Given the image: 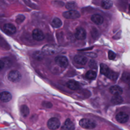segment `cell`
Masks as SVG:
<instances>
[{
  "instance_id": "e0dca14e",
  "label": "cell",
  "mask_w": 130,
  "mask_h": 130,
  "mask_svg": "<svg viewBox=\"0 0 130 130\" xmlns=\"http://www.w3.org/2000/svg\"><path fill=\"white\" fill-rule=\"evenodd\" d=\"M67 87L72 90H76L80 87V84L75 80H70L67 83Z\"/></svg>"
},
{
  "instance_id": "3957f363",
  "label": "cell",
  "mask_w": 130,
  "mask_h": 130,
  "mask_svg": "<svg viewBox=\"0 0 130 130\" xmlns=\"http://www.w3.org/2000/svg\"><path fill=\"white\" fill-rule=\"evenodd\" d=\"M79 124L82 128L86 129H92L96 126V124L94 121L87 118L81 119L79 121Z\"/></svg>"
},
{
  "instance_id": "d6986e66",
  "label": "cell",
  "mask_w": 130,
  "mask_h": 130,
  "mask_svg": "<svg viewBox=\"0 0 130 130\" xmlns=\"http://www.w3.org/2000/svg\"><path fill=\"white\" fill-rule=\"evenodd\" d=\"M51 25L55 28H58L62 25V22L58 18L55 17L51 22Z\"/></svg>"
},
{
  "instance_id": "277c9868",
  "label": "cell",
  "mask_w": 130,
  "mask_h": 130,
  "mask_svg": "<svg viewBox=\"0 0 130 130\" xmlns=\"http://www.w3.org/2000/svg\"><path fill=\"white\" fill-rule=\"evenodd\" d=\"M8 78L9 81L12 82H17L20 80L21 78V75L18 71L12 70L9 73L8 75Z\"/></svg>"
},
{
  "instance_id": "d4e9b609",
  "label": "cell",
  "mask_w": 130,
  "mask_h": 130,
  "mask_svg": "<svg viewBox=\"0 0 130 130\" xmlns=\"http://www.w3.org/2000/svg\"><path fill=\"white\" fill-rule=\"evenodd\" d=\"M122 80L125 82H128L129 80V74L128 73H124L122 77Z\"/></svg>"
},
{
  "instance_id": "ba28073f",
  "label": "cell",
  "mask_w": 130,
  "mask_h": 130,
  "mask_svg": "<svg viewBox=\"0 0 130 130\" xmlns=\"http://www.w3.org/2000/svg\"><path fill=\"white\" fill-rule=\"evenodd\" d=\"M4 31L9 35L14 34L16 31V27L11 23H6L3 26Z\"/></svg>"
},
{
  "instance_id": "52a82bcc",
  "label": "cell",
  "mask_w": 130,
  "mask_h": 130,
  "mask_svg": "<svg viewBox=\"0 0 130 130\" xmlns=\"http://www.w3.org/2000/svg\"><path fill=\"white\" fill-rule=\"evenodd\" d=\"M55 61L57 65L61 68H66L68 66V60L63 56H58L55 57Z\"/></svg>"
},
{
  "instance_id": "ffe728a7",
  "label": "cell",
  "mask_w": 130,
  "mask_h": 130,
  "mask_svg": "<svg viewBox=\"0 0 130 130\" xmlns=\"http://www.w3.org/2000/svg\"><path fill=\"white\" fill-rule=\"evenodd\" d=\"M20 112L23 117H27L29 113V110L27 106L23 105L20 107Z\"/></svg>"
},
{
  "instance_id": "44dd1931",
  "label": "cell",
  "mask_w": 130,
  "mask_h": 130,
  "mask_svg": "<svg viewBox=\"0 0 130 130\" xmlns=\"http://www.w3.org/2000/svg\"><path fill=\"white\" fill-rule=\"evenodd\" d=\"M113 5V3L111 1H103L101 3V6L105 9H110Z\"/></svg>"
},
{
  "instance_id": "2e32d148",
  "label": "cell",
  "mask_w": 130,
  "mask_h": 130,
  "mask_svg": "<svg viewBox=\"0 0 130 130\" xmlns=\"http://www.w3.org/2000/svg\"><path fill=\"white\" fill-rule=\"evenodd\" d=\"M75 61L80 64H85L87 60V58L85 56L82 55H77L74 57Z\"/></svg>"
},
{
  "instance_id": "9a60e30c",
  "label": "cell",
  "mask_w": 130,
  "mask_h": 130,
  "mask_svg": "<svg viewBox=\"0 0 130 130\" xmlns=\"http://www.w3.org/2000/svg\"><path fill=\"white\" fill-rule=\"evenodd\" d=\"M91 20L94 23H95L98 25H100L103 23L104 18L102 16H101L100 14H93L91 16Z\"/></svg>"
},
{
  "instance_id": "7402d4cb",
  "label": "cell",
  "mask_w": 130,
  "mask_h": 130,
  "mask_svg": "<svg viewBox=\"0 0 130 130\" xmlns=\"http://www.w3.org/2000/svg\"><path fill=\"white\" fill-rule=\"evenodd\" d=\"M86 77L88 79L90 80H93L94 79L96 76V73L95 72L92 71V70H89L88 71L86 74Z\"/></svg>"
},
{
  "instance_id": "8992f818",
  "label": "cell",
  "mask_w": 130,
  "mask_h": 130,
  "mask_svg": "<svg viewBox=\"0 0 130 130\" xmlns=\"http://www.w3.org/2000/svg\"><path fill=\"white\" fill-rule=\"evenodd\" d=\"M63 16L67 19H76L80 16V13L76 10H69L64 12L62 14Z\"/></svg>"
},
{
  "instance_id": "30bf717a",
  "label": "cell",
  "mask_w": 130,
  "mask_h": 130,
  "mask_svg": "<svg viewBox=\"0 0 130 130\" xmlns=\"http://www.w3.org/2000/svg\"><path fill=\"white\" fill-rule=\"evenodd\" d=\"M116 119L118 122L121 123H124L128 121V116L126 113L123 112H120L117 114L116 116Z\"/></svg>"
},
{
  "instance_id": "484cf974",
  "label": "cell",
  "mask_w": 130,
  "mask_h": 130,
  "mask_svg": "<svg viewBox=\"0 0 130 130\" xmlns=\"http://www.w3.org/2000/svg\"><path fill=\"white\" fill-rule=\"evenodd\" d=\"M115 57H116V54L114 52H113L112 51H111V50L109 51V52H108V57L110 59L113 60V59H115Z\"/></svg>"
},
{
  "instance_id": "603a6c76",
  "label": "cell",
  "mask_w": 130,
  "mask_h": 130,
  "mask_svg": "<svg viewBox=\"0 0 130 130\" xmlns=\"http://www.w3.org/2000/svg\"><path fill=\"white\" fill-rule=\"evenodd\" d=\"M66 7L67 9L70 10H73V9L76 7V4L73 2H69L66 4Z\"/></svg>"
},
{
  "instance_id": "6da1fadb",
  "label": "cell",
  "mask_w": 130,
  "mask_h": 130,
  "mask_svg": "<svg viewBox=\"0 0 130 130\" xmlns=\"http://www.w3.org/2000/svg\"><path fill=\"white\" fill-rule=\"evenodd\" d=\"M100 72L101 74L111 80H116L118 76V74L116 73L111 71L109 68L104 63H101L100 64Z\"/></svg>"
},
{
  "instance_id": "9c48e42d",
  "label": "cell",
  "mask_w": 130,
  "mask_h": 130,
  "mask_svg": "<svg viewBox=\"0 0 130 130\" xmlns=\"http://www.w3.org/2000/svg\"><path fill=\"white\" fill-rule=\"evenodd\" d=\"M32 36L33 39L37 41H42L44 39L43 31L38 28H36L32 31Z\"/></svg>"
},
{
  "instance_id": "4fadbf2b",
  "label": "cell",
  "mask_w": 130,
  "mask_h": 130,
  "mask_svg": "<svg viewBox=\"0 0 130 130\" xmlns=\"http://www.w3.org/2000/svg\"><path fill=\"white\" fill-rule=\"evenodd\" d=\"M12 99L11 93L7 91L0 92V100L4 102H9Z\"/></svg>"
},
{
  "instance_id": "4316f807",
  "label": "cell",
  "mask_w": 130,
  "mask_h": 130,
  "mask_svg": "<svg viewBox=\"0 0 130 130\" xmlns=\"http://www.w3.org/2000/svg\"><path fill=\"white\" fill-rule=\"evenodd\" d=\"M4 66H5L4 62L3 61H2V60H0V71L2 70L4 68Z\"/></svg>"
},
{
  "instance_id": "7c38bea8",
  "label": "cell",
  "mask_w": 130,
  "mask_h": 130,
  "mask_svg": "<svg viewBox=\"0 0 130 130\" xmlns=\"http://www.w3.org/2000/svg\"><path fill=\"white\" fill-rule=\"evenodd\" d=\"M61 128V130H74L75 125L70 119H67Z\"/></svg>"
},
{
  "instance_id": "5b68a950",
  "label": "cell",
  "mask_w": 130,
  "mask_h": 130,
  "mask_svg": "<svg viewBox=\"0 0 130 130\" xmlns=\"http://www.w3.org/2000/svg\"><path fill=\"white\" fill-rule=\"evenodd\" d=\"M60 124L59 120L56 117L50 118L47 122V126L51 130L57 129L59 127Z\"/></svg>"
},
{
  "instance_id": "8fae6325",
  "label": "cell",
  "mask_w": 130,
  "mask_h": 130,
  "mask_svg": "<svg viewBox=\"0 0 130 130\" xmlns=\"http://www.w3.org/2000/svg\"><path fill=\"white\" fill-rule=\"evenodd\" d=\"M75 36L78 40H84L86 38V31L84 28L82 27H78L76 30Z\"/></svg>"
},
{
  "instance_id": "7a4b0ae2",
  "label": "cell",
  "mask_w": 130,
  "mask_h": 130,
  "mask_svg": "<svg viewBox=\"0 0 130 130\" xmlns=\"http://www.w3.org/2000/svg\"><path fill=\"white\" fill-rule=\"evenodd\" d=\"M42 52L46 55H53L60 51V48L53 45H46L42 48Z\"/></svg>"
},
{
  "instance_id": "5bb4252c",
  "label": "cell",
  "mask_w": 130,
  "mask_h": 130,
  "mask_svg": "<svg viewBox=\"0 0 130 130\" xmlns=\"http://www.w3.org/2000/svg\"><path fill=\"white\" fill-rule=\"evenodd\" d=\"M110 92L114 95H120L122 93V89L118 85H114L110 88Z\"/></svg>"
},
{
  "instance_id": "ac0fdd59",
  "label": "cell",
  "mask_w": 130,
  "mask_h": 130,
  "mask_svg": "<svg viewBox=\"0 0 130 130\" xmlns=\"http://www.w3.org/2000/svg\"><path fill=\"white\" fill-rule=\"evenodd\" d=\"M123 99L120 95H114L111 99V102L114 105H118L122 103Z\"/></svg>"
},
{
  "instance_id": "cb8c5ba5",
  "label": "cell",
  "mask_w": 130,
  "mask_h": 130,
  "mask_svg": "<svg viewBox=\"0 0 130 130\" xmlns=\"http://www.w3.org/2000/svg\"><path fill=\"white\" fill-rule=\"evenodd\" d=\"M25 19V17L24 15H19L17 16L16 19V22L20 24L21 22H22L23 21V20Z\"/></svg>"
}]
</instances>
